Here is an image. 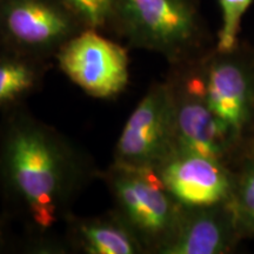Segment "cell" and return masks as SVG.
Returning <instances> with one entry per match:
<instances>
[{
	"mask_svg": "<svg viewBox=\"0 0 254 254\" xmlns=\"http://www.w3.org/2000/svg\"><path fill=\"white\" fill-rule=\"evenodd\" d=\"M92 165L68 139L20 106L0 128V182L34 232L44 234L71 215Z\"/></svg>",
	"mask_w": 254,
	"mask_h": 254,
	"instance_id": "1",
	"label": "cell"
},
{
	"mask_svg": "<svg viewBox=\"0 0 254 254\" xmlns=\"http://www.w3.org/2000/svg\"><path fill=\"white\" fill-rule=\"evenodd\" d=\"M109 31L131 47L163 56L170 66L192 62L215 45L198 0H117Z\"/></svg>",
	"mask_w": 254,
	"mask_h": 254,
	"instance_id": "2",
	"label": "cell"
},
{
	"mask_svg": "<svg viewBox=\"0 0 254 254\" xmlns=\"http://www.w3.org/2000/svg\"><path fill=\"white\" fill-rule=\"evenodd\" d=\"M190 63L236 160H240L254 151V45L240 40L231 51L213 47Z\"/></svg>",
	"mask_w": 254,
	"mask_h": 254,
	"instance_id": "3",
	"label": "cell"
},
{
	"mask_svg": "<svg viewBox=\"0 0 254 254\" xmlns=\"http://www.w3.org/2000/svg\"><path fill=\"white\" fill-rule=\"evenodd\" d=\"M114 209L146 253L160 254L173 237L183 206L168 192L157 171L112 164L105 173Z\"/></svg>",
	"mask_w": 254,
	"mask_h": 254,
	"instance_id": "4",
	"label": "cell"
},
{
	"mask_svg": "<svg viewBox=\"0 0 254 254\" xmlns=\"http://www.w3.org/2000/svg\"><path fill=\"white\" fill-rule=\"evenodd\" d=\"M85 30L62 0H0V47L50 62Z\"/></svg>",
	"mask_w": 254,
	"mask_h": 254,
	"instance_id": "5",
	"label": "cell"
},
{
	"mask_svg": "<svg viewBox=\"0 0 254 254\" xmlns=\"http://www.w3.org/2000/svg\"><path fill=\"white\" fill-rule=\"evenodd\" d=\"M176 150L172 88L153 82L124 125L113 164L157 171Z\"/></svg>",
	"mask_w": 254,
	"mask_h": 254,
	"instance_id": "6",
	"label": "cell"
},
{
	"mask_svg": "<svg viewBox=\"0 0 254 254\" xmlns=\"http://www.w3.org/2000/svg\"><path fill=\"white\" fill-rule=\"evenodd\" d=\"M55 59L64 74L97 99H114L129 82V58L125 46L85 28L58 51Z\"/></svg>",
	"mask_w": 254,
	"mask_h": 254,
	"instance_id": "7",
	"label": "cell"
},
{
	"mask_svg": "<svg viewBox=\"0 0 254 254\" xmlns=\"http://www.w3.org/2000/svg\"><path fill=\"white\" fill-rule=\"evenodd\" d=\"M166 79L173 95L174 151L207 155L233 167L236 155L224 128L206 103L190 63L171 66Z\"/></svg>",
	"mask_w": 254,
	"mask_h": 254,
	"instance_id": "8",
	"label": "cell"
},
{
	"mask_svg": "<svg viewBox=\"0 0 254 254\" xmlns=\"http://www.w3.org/2000/svg\"><path fill=\"white\" fill-rule=\"evenodd\" d=\"M157 173L168 192L184 206L220 204L231 198L233 170L218 159L174 151Z\"/></svg>",
	"mask_w": 254,
	"mask_h": 254,
	"instance_id": "9",
	"label": "cell"
},
{
	"mask_svg": "<svg viewBox=\"0 0 254 254\" xmlns=\"http://www.w3.org/2000/svg\"><path fill=\"white\" fill-rule=\"evenodd\" d=\"M243 240L228 201L183 206L176 232L160 254H227Z\"/></svg>",
	"mask_w": 254,
	"mask_h": 254,
	"instance_id": "10",
	"label": "cell"
},
{
	"mask_svg": "<svg viewBox=\"0 0 254 254\" xmlns=\"http://www.w3.org/2000/svg\"><path fill=\"white\" fill-rule=\"evenodd\" d=\"M72 243L86 254L146 253L140 241L116 212L91 218L66 219Z\"/></svg>",
	"mask_w": 254,
	"mask_h": 254,
	"instance_id": "11",
	"label": "cell"
},
{
	"mask_svg": "<svg viewBox=\"0 0 254 254\" xmlns=\"http://www.w3.org/2000/svg\"><path fill=\"white\" fill-rule=\"evenodd\" d=\"M47 60L0 47V109L8 111L40 87Z\"/></svg>",
	"mask_w": 254,
	"mask_h": 254,
	"instance_id": "12",
	"label": "cell"
},
{
	"mask_svg": "<svg viewBox=\"0 0 254 254\" xmlns=\"http://www.w3.org/2000/svg\"><path fill=\"white\" fill-rule=\"evenodd\" d=\"M233 170V189L228 200L244 240L254 239V151L238 160Z\"/></svg>",
	"mask_w": 254,
	"mask_h": 254,
	"instance_id": "13",
	"label": "cell"
},
{
	"mask_svg": "<svg viewBox=\"0 0 254 254\" xmlns=\"http://www.w3.org/2000/svg\"><path fill=\"white\" fill-rule=\"evenodd\" d=\"M254 0H218L221 12V26L215 38L218 51H231L240 43L241 20Z\"/></svg>",
	"mask_w": 254,
	"mask_h": 254,
	"instance_id": "14",
	"label": "cell"
},
{
	"mask_svg": "<svg viewBox=\"0 0 254 254\" xmlns=\"http://www.w3.org/2000/svg\"><path fill=\"white\" fill-rule=\"evenodd\" d=\"M85 28L109 31L117 0H62Z\"/></svg>",
	"mask_w": 254,
	"mask_h": 254,
	"instance_id": "15",
	"label": "cell"
},
{
	"mask_svg": "<svg viewBox=\"0 0 254 254\" xmlns=\"http://www.w3.org/2000/svg\"><path fill=\"white\" fill-rule=\"evenodd\" d=\"M2 243V232H1V226H0V245Z\"/></svg>",
	"mask_w": 254,
	"mask_h": 254,
	"instance_id": "16",
	"label": "cell"
}]
</instances>
